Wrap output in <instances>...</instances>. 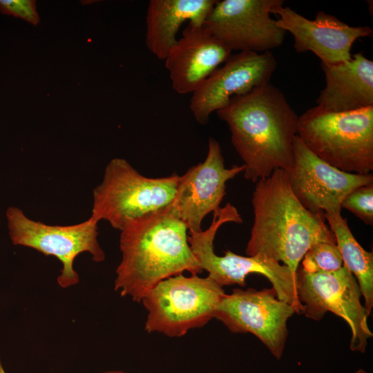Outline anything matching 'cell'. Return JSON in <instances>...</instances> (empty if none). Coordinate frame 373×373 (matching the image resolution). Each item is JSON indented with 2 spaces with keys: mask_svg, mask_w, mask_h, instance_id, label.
I'll use <instances>...</instances> for the list:
<instances>
[{
  "mask_svg": "<svg viewBox=\"0 0 373 373\" xmlns=\"http://www.w3.org/2000/svg\"><path fill=\"white\" fill-rule=\"evenodd\" d=\"M231 133V143L253 182L293 164V143L298 117L283 92L270 82L233 97L216 112Z\"/></svg>",
  "mask_w": 373,
  "mask_h": 373,
  "instance_id": "cell-1",
  "label": "cell"
},
{
  "mask_svg": "<svg viewBox=\"0 0 373 373\" xmlns=\"http://www.w3.org/2000/svg\"><path fill=\"white\" fill-rule=\"evenodd\" d=\"M186 226L168 210L128 222L120 231L122 260L114 289L137 303L162 280L203 271L188 242Z\"/></svg>",
  "mask_w": 373,
  "mask_h": 373,
  "instance_id": "cell-2",
  "label": "cell"
},
{
  "mask_svg": "<svg viewBox=\"0 0 373 373\" xmlns=\"http://www.w3.org/2000/svg\"><path fill=\"white\" fill-rule=\"evenodd\" d=\"M251 204L254 224L246 254L282 262L296 276L300 262L314 245L336 243L323 215L305 209L293 193L286 171L276 169L256 182Z\"/></svg>",
  "mask_w": 373,
  "mask_h": 373,
  "instance_id": "cell-3",
  "label": "cell"
},
{
  "mask_svg": "<svg viewBox=\"0 0 373 373\" xmlns=\"http://www.w3.org/2000/svg\"><path fill=\"white\" fill-rule=\"evenodd\" d=\"M297 135L314 155L341 171L373 170V106L344 112L314 106L298 117Z\"/></svg>",
  "mask_w": 373,
  "mask_h": 373,
  "instance_id": "cell-4",
  "label": "cell"
},
{
  "mask_svg": "<svg viewBox=\"0 0 373 373\" xmlns=\"http://www.w3.org/2000/svg\"><path fill=\"white\" fill-rule=\"evenodd\" d=\"M180 175L148 178L124 158L106 165L102 181L93 190L90 218L107 221L121 231L129 221L168 209L173 201Z\"/></svg>",
  "mask_w": 373,
  "mask_h": 373,
  "instance_id": "cell-5",
  "label": "cell"
},
{
  "mask_svg": "<svg viewBox=\"0 0 373 373\" xmlns=\"http://www.w3.org/2000/svg\"><path fill=\"white\" fill-rule=\"evenodd\" d=\"M237 209L226 204L213 213L211 224L206 230L189 231L188 242L202 270L220 287L239 285L245 287V278L251 274L266 277L271 283L278 298L291 305L297 314H301L303 306L296 292V276L288 267L279 262L258 254L242 256L230 250L223 256L214 251L213 241L218 229L224 223H242Z\"/></svg>",
  "mask_w": 373,
  "mask_h": 373,
  "instance_id": "cell-6",
  "label": "cell"
},
{
  "mask_svg": "<svg viewBox=\"0 0 373 373\" xmlns=\"http://www.w3.org/2000/svg\"><path fill=\"white\" fill-rule=\"evenodd\" d=\"M225 294L208 276H171L157 283L143 298L147 311L145 330L169 337H180L205 325Z\"/></svg>",
  "mask_w": 373,
  "mask_h": 373,
  "instance_id": "cell-7",
  "label": "cell"
},
{
  "mask_svg": "<svg viewBox=\"0 0 373 373\" xmlns=\"http://www.w3.org/2000/svg\"><path fill=\"white\" fill-rule=\"evenodd\" d=\"M8 233L13 245L34 249L45 256H52L61 263L58 285L66 288L77 284L79 274L73 267L80 254L88 252L96 262L105 259L98 242V222L90 217L71 225H50L27 217L15 207L7 209Z\"/></svg>",
  "mask_w": 373,
  "mask_h": 373,
  "instance_id": "cell-8",
  "label": "cell"
},
{
  "mask_svg": "<svg viewBox=\"0 0 373 373\" xmlns=\"http://www.w3.org/2000/svg\"><path fill=\"white\" fill-rule=\"evenodd\" d=\"M296 292L303 314L320 321L327 312L342 318L350 326L352 351L365 353L373 334L367 325L370 316L361 303V292L354 276L343 265L329 273H296Z\"/></svg>",
  "mask_w": 373,
  "mask_h": 373,
  "instance_id": "cell-9",
  "label": "cell"
},
{
  "mask_svg": "<svg viewBox=\"0 0 373 373\" xmlns=\"http://www.w3.org/2000/svg\"><path fill=\"white\" fill-rule=\"evenodd\" d=\"M294 314V308L280 300L273 287L236 288L222 296L213 318L231 332L254 334L279 360L288 337L287 321Z\"/></svg>",
  "mask_w": 373,
  "mask_h": 373,
  "instance_id": "cell-10",
  "label": "cell"
},
{
  "mask_svg": "<svg viewBox=\"0 0 373 373\" xmlns=\"http://www.w3.org/2000/svg\"><path fill=\"white\" fill-rule=\"evenodd\" d=\"M283 0L217 1L203 26L232 51L265 52L282 45L286 32L271 17Z\"/></svg>",
  "mask_w": 373,
  "mask_h": 373,
  "instance_id": "cell-11",
  "label": "cell"
},
{
  "mask_svg": "<svg viewBox=\"0 0 373 373\" xmlns=\"http://www.w3.org/2000/svg\"><path fill=\"white\" fill-rule=\"evenodd\" d=\"M290 188L309 211L321 215L341 213L345 197L352 190L373 184V175L341 171L314 155L296 136L293 164L285 171Z\"/></svg>",
  "mask_w": 373,
  "mask_h": 373,
  "instance_id": "cell-12",
  "label": "cell"
},
{
  "mask_svg": "<svg viewBox=\"0 0 373 373\" xmlns=\"http://www.w3.org/2000/svg\"><path fill=\"white\" fill-rule=\"evenodd\" d=\"M245 169L244 164L226 168L219 142L209 137L204 161L180 175L169 213L182 221L189 231H201L205 216L220 207L226 195V183Z\"/></svg>",
  "mask_w": 373,
  "mask_h": 373,
  "instance_id": "cell-13",
  "label": "cell"
},
{
  "mask_svg": "<svg viewBox=\"0 0 373 373\" xmlns=\"http://www.w3.org/2000/svg\"><path fill=\"white\" fill-rule=\"evenodd\" d=\"M276 66V59L271 51L231 54L192 93L189 107L195 119L206 125L211 114L225 107L233 97L270 82Z\"/></svg>",
  "mask_w": 373,
  "mask_h": 373,
  "instance_id": "cell-14",
  "label": "cell"
},
{
  "mask_svg": "<svg viewBox=\"0 0 373 373\" xmlns=\"http://www.w3.org/2000/svg\"><path fill=\"white\" fill-rule=\"evenodd\" d=\"M271 14L277 15L276 23L294 37L297 52L310 51L324 64H336L351 59L353 44L359 38L370 37L369 26H351L335 16L320 11L313 20L296 12L289 6H278Z\"/></svg>",
  "mask_w": 373,
  "mask_h": 373,
  "instance_id": "cell-15",
  "label": "cell"
},
{
  "mask_svg": "<svg viewBox=\"0 0 373 373\" xmlns=\"http://www.w3.org/2000/svg\"><path fill=\"white\" fill-rule=\"evenodd\" d=\"M232 52L203 26L189 23L164 59L173 89L193 93Z\"/></svg>",
  "mask_w": 373,
  "mask_h": 373,
  "instance_id": "cell-16",
  "label": "cell"
},
{
  "mask_svg": "<svg viewBox=\"0 0 373 373\" xmlns=\"http://www.w3.org/2000/svg\"><path fill=\"white\" fill-rule=\"evenodd\" d=\"M321 66L325 86L316 99L318 106L335 112L373 106V61L362 52L344 62Z\"/></svg>",
  "mask_w": 373,
  "mask_h": 373,
  "instance_id": "cell-17",
  "label": "cell"
},
{
  "mask_svg": "<svg viewBox=\"0 0 373 373\" xmlns=\"http://www.w3.org/2000/svg\"><path fill=\"white\" fill-rule=\"evenodd\" d=\"M216 0H151L146 17L145 42L157 59L164 60L178 41L182 25L189 21L203 26Z\"/></svg>",
  "mask_w": 373,
  "mask_h": 373,
  "instance_id": "cell-18",
  "label": "cell"
},
{
  "mask_svg": "<svg viewBox=\"0 0 373 373\" xmlns=\"http://www.w3.org/2000/svg\"><path fill=\"white\" fill-rule=\"evenodd\" d=\"M334 233L343 265L354 276L369 315L373 307V254L365 250L352 233L341 213L324 214Z\"/></svg>",
  "mask_w": 373,
  "mask_h": 373,
  "instance_id": "cell-19",
  "label": "cell"
},
{
  "mask_svg": "<svg viewBox=\"0 0 373 373\" xmlns=\"http://www.w3.org/2000/svg\"><path fill=\"white\" fill-rule=\"evenodd\" d=\"M301 269L309 274L336 271L343 266L336 243L321 242L312 246L302 259Z\"/></svg>",
  "mask_w": 373,
  "mask_h": 373,
  "instance_id": "cell-20",
  "label": "cell"
},
{
  "mask_svg": "<svg viewBox=\"0 0 373 373\" xmlns=\"http://www.w3.org/2000/svg\"><path fill=\"white\" fill-rule=\"evenodd\" d=\"M341 207L351 211L363 222L373 224V184L359 186L343 199Z\"/></svg>",
  "mask_w": 373,
  "mask_h": 373,
  "instance_id": "cell-21",
  "label": "cell"
},
{
  "mask_svg": "<svg viewBox=\"0 0 373 373\" xmlns=\"http://www.w3.org/2000/svg\"><path fill=\"white\" fill-rule=\"evenodd\" d=\"M0 11L21 18L35 26L39 22L35 0H0Z\"/></svg>",
  "mask_w": 373,
  "mask_h": 373,
  "instance_id": "cell-22",
  "label": "cell"
},
{
  "mask_svg": "<svg viewBox=\"0 0 373 373\" xmlns=\"http://www.w3.org/2000/svg\"><path fill=\"white\" fill-rule=\"evenodd\" d=\"M0 373H6L3 369L1 361V357H0Z\"/></svg>",
  "mask_w": 373,
  "mask_h": 373,
  "instance_id": "cell-23",
  "label": "cell"
},
{
  "mask_svg": "<svg viewBox=\"0 0 373 373\" xmlns=\"http://www.w3.org/2000/svg\"><path fill=\"white\" fill-rule=\"evenodd\" d=\"M103 373H126V372H124L122 371H108V372H105Z\"/></svg>",
  "mask_w": 373,
  "mask_h": 373,
  "instance_id": "cell-24",
  "label": "cell"
},
{
  "mask_svg": "<svg viewBox=\"0 0 373 373\" xmlns=\"http://www.w3.org/2000/svg\"><path fill=\"white\" fill-rule=\"evenodd\" d=\"M355 373H367V372L363 369H359Z\"/></svg>",
  "mask_w": 373,
  "mask_h": 373,
  "instance_id": "cell-25",
  "label": "cell"
}]
</instances>
